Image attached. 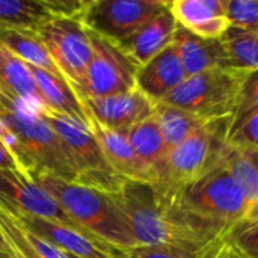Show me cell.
I'll list each match as a JSON object with an SVG mask.
<instances>
[{
    "mask_svg": "<svg viewBox=\"0 0 258 258\" xmlns=\"http://www.w3.org/2000/svg\"><path fill=\"white\" fill-rule=\"evenodd\" d=\"M112 197L124 213L138 245L171 246L200 254L224 234L189 216L172 200L157 195L150 184L125 180Z\"/></svg>",
    "mask_w": 258,
    "mask_h": 258,
    "instance_id": "obj_1",
    "label": "cell"
},
{
    "mask_svg": "<svg viewBox=\"0 0 258 258\" xmlns=\"http://www.w3.org/2000/svg\"><path fill=\"white\" fill-rule=\"evenodd\" d=\"M0 139L30 178L54 175L77 181V174L54 130L26 103L0 92Z\"/></svg>",
    "mask_w": 258,
    "mask_h": 258,
    "instance_id": "obj_2",
    "label": "cell"
},
{
    "mask_svg": "<svg viewBox=\"0 0 258 258\" xmlns=\"http://www.w3.org/2000/svg\"><path fill=\"white\" fill-rule=\"evenodd\" d=\"M35 181L56 200L79 228L94 239L122 252L139 246L112 194L54 175H39Z\"/></svg>",
    "mask_w": 258,
    "mask_h": 258,
    "instance_id": "obj_3",
    "label": "cell"
},
{
    "mask_svg": "<svg viewBox=\"0 0 258 258\" xmlns=\"http://www.w3.org/2000/svg\"><path fill=\"white\" fill-rule=\"evenodd\" d=\"M169 200L194 219L222 233L242 224L249 212V203L222 163V157L207 174Z\"/></svg>",
    "mask_w": 258,
    "mask_h": 258,
    "instance_id": "obj_4",
    "label": "cell"
},
{
    "mask_svg": "<svg viewBox=\"0 0 258 258\" xmlns=\"http://www.w3.org/2000/svg\"><path fill=\"white\" fill-rule=\"evenodd\" d=\"M231 119L206 122L181 144L169 150L159 183L153 187L165 198H174L221 162L227 147Z\"/></svg>",
    "mask_w": 258,
    "mask_h": 258,
    "instance_id": "obj_5",
    "label": "cell"
},
{
    "mask_svg": "<svg viewBox=\"0 0 258 258\" xmlns=\"http://www.w3.org/2000/svg\"><path fill=\"white\" fill-rule=\"evenodd\" d=\"M249 73L234 67H219L189 76L163 103L183 109L206 122L231 119Z\"/></svg>",
    "mask_w": 258,
    "mask_h": 258,
    "instance_id": "obj_6",
    "label": "cell"
},
{
    "mask_svg": "<svg viewBox=\"0 0 258 258\" xmlns=\"http://www.w3.org/2000/svg\"><path fill=\"white\" fill-rule=\"evenodd\" d=\"M38 113L60 139L77 174L76 183L91 186L107 194H115L121 187L125 180L118 177L109 166L98 141L88 125L50 109H39Z\"/></svg>",
    "mask_w": 258,
    "mask_h": 258,
    "instance_id": "obj_7",
    "label": "cell"
},
{
    "mask_svg": "<svg viewBox=\"0 0 258 258\" xmlns=\"http://www.w3.org/2000/svg\"><path fill=\"white\" fill-rule=\"evenodd\" d=\"M88 29V27H86ZM92 57L80 86L74 88L82 98H100L128 92L136 86L139 67L122 47L88 29Z\"/></svg>",
    "mask_w": 258,
    "mask_h": 258,
    "instance_id": "obj_8",
    "label": "cell"
},
{
    "mask_svg": "<svg viewBox=\"0 0 258 258\" xmlns=\"http://www.w3.org/2000/svg\"><path fill=\"white\" fill-rule=\"evenodd\" d=\"M62 76L73 88L80 86L92 57V47L82 20L54 17L36 29Z\"/></svg>",
    "mask_w": 258,
    "mask_h": 258,
    "instance_id": "obj_9",
    "label": "cell"
},
{
    "mask_svg": "<svg viewBox=\"0 0 258 258\" xmlns=\"http://www.w3.org/2000/svg\"><path fill=\"white\" fill-rule=\"evenodd\" d=\"M163 0H91L83 15V24L115 42H119L163 12Z\"/></svg>",
    "mask_w": 258,
    "mask_h": 258,
    "instance_id": "obj_10",
    "label": "cell"
},
{
    "mask_svg": "<svg viewBox=\"0 0 258 258\" xmlns=\"http://www.w3.org/2000/svg\"><path fill=\"white\" fill-rule=\"evenodd\" d=\"M0 209L11 215L39 216L79 228L56 200L38 181L20 169L0 168Z\"/></svg>",
    "mask_w": 258,
    "mask_h": 258,
    "instance_id": "obj_11",
    "label": "cell"
},
{
    "mask_svg": "<svg viewBox=\"0 0 258 258\" xmlns=\"http://www.w3.org/2000/svg\"><path fill=\"white\" fill-rule=\"evenodd\" d=\"M11 216L26 230L42 237L44 240H47L48 243L59 248L68 255H76L80 258L98 257V255L121 258L122 255V251H118L113 246L94 239L92 236L86 234L79 228L60 224L57 221L39 218V216H29V215H11Z\"/></svg>",
    "mask_w": 258,
    "mask_h": 258,
    "instance_id": "obj_12",
    "label": "cell"
},
{
    "mask_svg": "<svg viewBox=\"0 0 258 258\" xmlns=\"http://www.w3.org/2000/svg\"><path fill=\"white\" fill-rule=\"evenodd\" d=\"M82 101L91 118L107 128L121 132L153 116L157 104L138 88L109 97L82 98Z\"/></svg>",
    "mask_w": 258,
    "mask_h": 258,
    "instance_id": "obj_13",
    "label": "cell"
},
{
    "mask_svg": "<svg viewBox=\"0 0 258 258\" xmlns=\"http://www.w3.org/2000/svg\"><path fill=\"white\" fill-rule=\"evenodd\" d=\"M89 130L94 133L109 166L118 177L128 181L150 184L153 187L157 184V174L135 151L127 138V132L107 128L91 116Z\"/></svg>",
    "mask_w": 258,
    "mask_h": 258,
    "instance_id": "obj_14",
    "label": "cell"
},
{
    "mask_svg": "<svg viewBox=\"0 0 258 258\" xmlns=\"http://www.w3.org/2000/svg\"><path fill=\"white\" fill-rule=\"evenodd\" d=\"M168 11L180 27L203 39H221L230 29L227 0H171Z\"/></svg>",
    "mask_w": 258,
    "mask_h": 258,
    "instance_id": "obj_15",
    "label": "cell"
},
{
    "mask_svg": "<svg viewBox=\"0 0 258 258\" xmlns=\"http://www.w3.org/2000/svg\"><path fill=\"white\" fill-rule=\"evenodd\" d=\"M187 77L177 45L172 42L147 65L139 68L136 86L154 103H160Z\"/></svg>",
    "mask_w": 258,
    "mask_h": 258,
    "instance_id": "obj_16",
    "label": "cell"
},
{
    "mask_svg": "<svg viewBox=\"0 0 258 258\" xmlns=\"http://www.w3.org/2000/svg\"><path fill=\"white\" fill-rule=\"evenodd\" d=\"M177 29L178 23L166 6L163 12H160L132 36L119 41L118 44L141 68L174 42Z\"/></svg>",
    "mask_w": 258,
    "mask_h": 258,
    "instance_id": "obj_17",
    "label": "cell"
},
{
    "mask_svg": "<svg viewBox=\"0 0 258 258\" xmlns=\"http://www.w3.org/2000/svg\"><path fill=\"white\" fill-rule=\"evenodd\" d=\"M174 44L177 45L187 76L219 67H231L221 39H203L178 26Z\"/></svg>",
    "mask_w": 258,
    "mask_h": 258,
    "instance_id": "obj_18",
    "label": "cell"
},
{
    "mask_svg": "<svg viewBox=\"0 0 258 258\" xmlns=\"http://www.w3.org/2000/svg\"><path fill=\"white\" fill-rule=\"evenodd\" d=\"M29 65V63H27ZM29 70L35 79V83L42 95L47 109L67 115L77 122L89 127V115L83 106L82 98L70 82L63 77H57L48 71L29 65Z\"/></svg>",
    "mask_w": 258,
    "mask_h": 258,
    "instance_id": "obj_19",
    "label": "cell"
},
{
    "mask_svg": "<svg viewBox=\"0 0 258 258\" xmlns=\"http://www.w3.org/2000/svg\"><path fill=\"white\" fill-rule=\"evenodd\" d=\"M0 92L39 110L47 109L29 65L0 44Z\"/></svg>",
    "mask_w": 258,
    "mask_h": 258,
    "instance_id": "obj_20",
    "label": "cell"
},
{
    "mask_svg": "<svg viewBox=\"0 0 258 258\" xmlns=\"http://www.w3.org/2000/svg\"><path fill=\"white\" fill-rule=\"evenodd\" d=\"M127 138L139 157L157 174L159 178L165 168L169 147L166 145V141L154 115L127 130Z\"/></svg>",
    "mask_w": 258,
    "mask_h": 258,
    "instance_id": "obj_21",
    "label": "cell"
},
{
    "mask_svg": "<svg viewBox=\"0 0 258 258\" xmlns=\"http://www.w3.org/2000/svg\"><path fill=\"white\" fill-rule=\"evenodd\" d=\"M0 44H3L9 51H12L23 62L41 68L44 71H48L57 77H63L35 30H24V29L0 30Z\"/></svg>",
    "mask_w": 258,
    "mask_h": 258,
    "instance_id": "obj_22",
    "label": "cell"
},
{
    "mask_svg": "<svg viewBox=\"0 0 258 258\" xmlns=\"http://www.w3.org/2000/svg\"><path fill=\"white\" fill-rule=\"evenodd\" d=\"M0 233L5 240L23 258H70L42 237L20 225L9 213L0 209Z\"/></svg>",
    "mask_w": 258,
    "mask_h": 258,
    "instance_id": "obj_23",
    "label": "cell"
},
{
    "mask_svg": "<svg viewBox=\"0 0 258 258\" xmlns=\"http://www.w3.org/2000/svg\"><path fill=\"white\" fill-rule=\"evenodd\" d=\"M54 18L45 0H0V30H35Z\"/></svg>",
    "mask_w": 258,
    "mask_h": 258,
    "instance_id": "obj_24",
    "label": "cell"
},
{
    "mask_svg": "<svg viewBox=\"0 0 258 258\" xmlns=\"http://www.w3.org/2000/svg\"><path fill=\"white\" fill-rule=\"evenodd\" d=\"M154 118L162 130V135L169 150L181 144L184 139H187L192 133H195L200 127L206 124V121L200 119L198 116L163 101L156 104Z\"/></svg>",
    "mask_w": 258,
    "mask_h": 258,
    "instance_id": "obj_25",
    "label": "cell"
},
{
    "mask_svg": "<svg viewBox=\"0 0 258 258\" xmlns=\"http://www.w3.org/2000/svg\"><path fill=\"white\" fill-rule=\"evenodd\" d=\"M222 163L237 186L242 189L245 198L249 203V207L258 203V175L246 150L227 142V147L222 153Z\"/></svg>",
    "mask_w": 258,
    "mask_h": 258,
    "instance_id": "obj_26",
    "label": "cell"
},
{
    "mask_svg": "<svg viewBox=\"0 0 258 258\" xmlns=\"http://www.w3.org/2000/svg\"><path fill=\"white\" fill-rule=\"evenodd\" d=\"M230 65L240 70H258V32L231 27L221 38Z\"/></svg>",
    "mask_w": 258,
    "mask_h": 258,
    "instance_id": "obj_27",
    "label": "cell"
},
{
    "mask_svg": "<svg viewBox=\"0 0 258 258\" xmlns=\"http://www.w3.org/2000/svg\"><path fill=\"white\" fill-rule=\"evenodd\" d=\"M227 18L231 27L258 32V0H227Z\"/></svg>",
    "mask_w": 258,
    "mask_h": 258,
    "instance_id": "obj_28",
    "label": "cell"
},
{
    "mask_svg": "<svg viewBox=\"0 0 258 258\" xmlns=\"http://www.w3.org/2000/svg\"><path fill=\"white\" fill-rule=\"evenodd\" d=\"M258 112V70L251 71L243 83L239 106L231 118L230 130L246 121L249 116Z\"/></svg>",
    "mask_w": 258,
    "mask_h": 258,
    "instance_id": "obj_29",
    "label": "cell"
},
{
    "mask_svg": "<svg viewBox=\"0 0 258 258\" xmlns=\"http://www.w3.org/2000/svg\"><path fill=\"white\" fill-rule=\"evenodd\" d=\"M230 231L210 242L200 254H197V258H255L234 240Z\"/></svg>",
    "mask_w": 258,
    "mask_h": 258,
    "instance_id": "obj_30",
    "label": "cell"
},
{
    "mask_svg": "<svg viewBox=\"0 0 258 258\" xmlns=\"http://www.w3.org/2000/svg\"><path fill=\"white\" fill-rule=\"evenodd\" d=\"M227 141L234 147L258 150V112L237 127L228 130Z\"/></svg>",
    "mask_w": 258,
    "mask_h": 258,
    "instance_id": "obj_31",
    "label": "cell"
},
{
    "mask_svg": "<svg viewBox=\"0 0 258 258\" xmlns=\"http://www.w3.org/2000/svg\"><path fill=\"white\" fill-rule=\"evenodd\" d=\"M121 258H197V254H190L187 251L171 248V246L139 245L128 251H124Z\"/></svg>",
    "mask_w": 258,
    "mask_h": 258,
    "instance_id": "obj_32",
    "label": "cell"
},
{
    "mask_svg": "<svg viewBox=\"0 0 258 258\" xmlns=\"http://www.w3.org/2000/svg\"><path fill=\"white\" fill-rule=\"evenodd\" d=\"M230 233L248 254L258 258V224H239Z\"/></svg>",
    "mask_w": 258,
    "mask_h": 258,
    "instance_id": "obj_33",
    "label": "cell"
},
{
    "mask_svg": "<svg viewBox=\"0 0 258 258\" xmlns=\"http://www.w3.org/2000/svg\"><path fill=\"white\" fill-rule=\"evenodd\" d=\"M0 258H23L2 236L0 233Z\"/></svg>",
    "mask_w": 258,
    "mask_h": 258,
    "instance_id": "obj_34",
    "label": "cell"
},
{
    "mask_svg": "<svg viewBox=\"0 0 258 258\" xmlns=\"http://www.w3.org/2000/svg\"><path fill=\"white\" fill-rule=\"evenodd\" d=\"M242 224H258V203L249 207V212L246 215V219Z\"/></svg>",
    "mask_w": 258,
    "mask_h": 258,
    "instance_id": "obj_35",
    "label": "cell"
},
{
    "mask_svg": "<svg viewBox=\"0 0 258 258\" xmlns=\"http://www.w3.org/2000/svg\"><path fill=\"white\" fill-rule=\"evenodd\" d=\"M243 150H246V153L249 154V157H251V160H252V163L255 166V171H257L258 175V150L257 148H243Z\"/></svg>",
    "mask_w": 258,
    "mask_h": 258,
    "instance_id": "obj_36",
    "label": "cell"
},
{
    "mask_svg": "<svg viewBox=\"0 0 258 258\" xmlns=\"http://www.w3.org/2000/svg\"><path fill=\"white\" fill-rule=\"evenodd\" d=\"M70 258H80V257H76V255H70ZM91 258H110V257H107V255H98V257H91Z\"/></svg>",
    "mask_w": 258,
    "mask_h": 258,
    "instance_id": "obj_37",
    "label": "cell"
},
{
    "mask_svg": "<svg viewBox=\"0 0 258 258\" xmlns=\"http://www.w3.org/2000/svg\"><path fill=\"white\" fill-rule=\"evenodd\" d=\"M0 141H2V139H0Z\"/></svg>",
    "mask_w": 258,
    "mask_h": 258,
    "instance_id": "obj_38",
    "label": "cell"
}]
</instances>
